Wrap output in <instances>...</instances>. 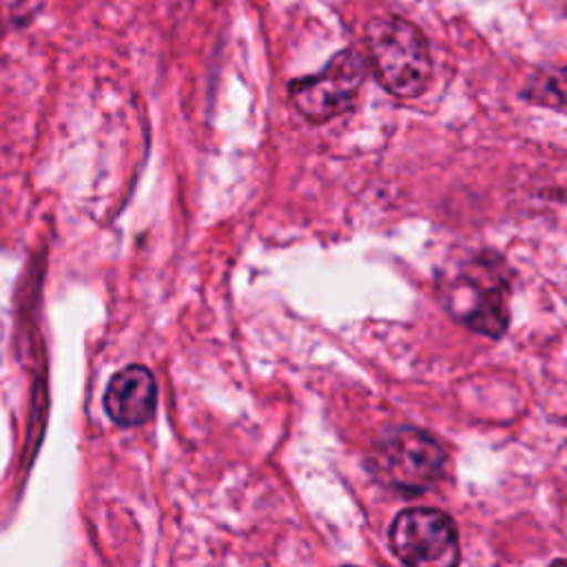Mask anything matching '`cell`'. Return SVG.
Wrapping results in <instances>:
<instances>
[{
  "label": "cell",
  "instance_id": "cell-1",
  "mask_svg": "<svg viewBox=\"0 0 567 567\" xmlns=\"http://www.w3.org/2000/svg\"><path fill=\"white\" fill-rule=\"evenodd\" d=\"M370 66L394 97L414 100L432 80V53L423 31L401 16H377L365 27Z\"/></svg>",
  "mask_w": 567,
  "mask_h": 567
},
{
  "label": "cell",
  "instance_id": "cell-2",
  "mask_svg": "<svg viewBox=\"0 0 567 567\" xmlns=\"http://www.w3.org/2000/svg\"><path fill=\"white\" fill-rule=\"evenodd\" d=\"M509 279L498 255H476L441 286L443 308L465 328L498 339L509 321Z\"/></svg>",
  "mask_w": 567,
  "mask_h": 567
},
{
  "label": "cell",
  "instance_id": "cell-3",
  "mask_svg": "<svg viewBox=\"0 0 567 567\" xmlns=\"http://www.w3.org/2000/svg\"><path fill=\"white\" fill-rule=\"evenodd\" d=\"M370 461L379 481L408 496L430 489L445 470V452L439 441L412 425L388 430Z\"/></svg>",
  "mask_w": 567,
  "mask_h": 567
},
{
  "label": "cell",
  "instance_id": "cell-4",
  "mask_svg": "<svg viewBox=\"0 0 567 567\" xmlns=\"http://www.w3.org/2000/svg\"><path fill=\"white\" fill-rule=\"evenodd\" d=\"M368 60L359 49H343L312 75L290 82L288 97L292 109L310 124H326L348 113L365 82Z\"/></svg>",
  "mask_w": 567,
  "mask_h": 567
},
{
  "label": "cell",
  "instance_id": "cell-5",
  "mask_svg": "<svg viewBox=\"0 0 567 567\" xmlns=\"http://www.w3.org/2000/svg\"><path fill=\"white\" fill-rule=\"evenodd\" d=\"M392 554L405 567H458V529L450 514L436 507L401 509L390 529Z\"/></svg>",
  "mask_w": 567,
  "mask_h": 567
},
{
  "label": "cell",
  "instance_id": "cell-6",
  "mask_svg": "<svg viewBox=\"0 0 567 567\" xmlns=\"http://www.w3.org/2000/svg\"><path fill=\"white\" fill-rule=\"evenodd\" d=\"M157 408V383L148 368L126 365L117 370L104 392V410L120 427L146 423Z\"/></svg>",
  "mask_w": 567,
  "mask_h": 567
},
{
  "label": "cell",
  "instance_id": "cell-7",
  "mask_svg": "<svg viewBox=\"0 0 567 567\" xmlns=\"http://www.w3.org/2000/svg\"><path fill=\"white\" fill-rule=\"evenodd\" d=\"M47 0H0V27L22 29L27 27L44 7Z\"/></svg>",
  "mask_w": 567,
  "mask_h": 567
},
{
  "label": "cell",
  "instance_id": "cell-8",
  "mask_svg": "<svg viewBox=\"0 0 567 567\" xmlns=\"http://www.w3.org/2000/svg\"><path fill=\"white\" fill-rule=\"evenodd\" d=\"M549 567H567V565H565V560H563V558H556Z\"/></svg>",
  "mask_w": 567,
  "mask_h": 567
},
{
  "label": "cell",
  "instance_id": "cell-9",
  "mask_svg": "<svg viewBox=\"0 0 567 567\" xmlns=\"http://www.w3.org/2000/svg\"><path fill=\"white\" fill-rule=\"evenodd\" d=\"M343 567H354V565H343Z\"/></svg>",
  "mask_w": 567,
  "mask_h": 567
}]
</instances>
